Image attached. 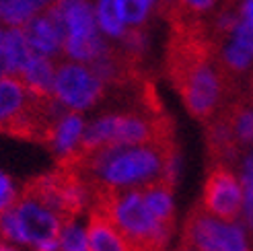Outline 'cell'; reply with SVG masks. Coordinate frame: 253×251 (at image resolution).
<instances>
[{
  "label": "cell",
  "mask_w": 253,
  "mask_h": 251,
  "mask_svg": "<svg viewBox=\"0 0 253 251\" xmlns=\"http://www.w3.org/2000/svg\"><path fill=\"white\" fill-rule=\"evenodd\" d=\"M56 167L77 171L84 179L88 192L99 187L140 190L159 179L177 181L179 148L175 140L101 146L86 153L72 148L58 157Z\"/></svg>",
  "instance_id": "obj_1"
},
{
  "label": "cell",
  "mask_w": 253,
  "mask_h": 251,
  "mask_svg": "<svg viewBox=\"0 0 253 251\" xmlns=\"http://www.w3.org/2000/svg\"><path fill=\"white\" fill-rule=\"evenodd\" d=\"M91 208L107 216L134 251H163L173 235L153 216L138 190L99 187L91 192Z\"/></svg>",
  "instance_id": "obj_2"
},
{
  "label": "cell",
  "mask_w": 253,
  "mask_h": 251,
  "mask_svg": "<svg viewBox=\"0 0 253 251\" xmlns=\"http://www.w3.org/2000/svg\"><path fill=\"white\" fill-rule=\"evenodd\" d=\"M175 140L173 122L165 111H150L144 107L107 114L86 128L77 150H95L118 144H153Z\"/></svg>",
  "instance_id": "obj_3"
},
{
  "label": "cell",
  "mask_w": 253,
  "mask_h": 251,
  "mask_svg": "<svg viewBox=\"0 0 253 251\" xmlns=\"http://www.w3.org/2000/svg\"><path fill=\"white\" fill-rule=\"evenodd\" d=\"M21 196L31 198L47 210H52L68 227V224H74L77 216L84 210L91 192L77 171L56 167L45 175H37L25 181Z\"/></svg>",
  "instance_id": "obj_4"
},
{
  "label": "cell",
  "mask_w": 253,
  "mask_h": 251,
  "mask_svg": "<svg viewBox=\"0 0 253 251\" xmlns=\"http://www.w3.org/2000/svg\"><path fill=\"white\" fill-rule=\"evenodd\" d=\"M54 6L66 25L64 54L70 60L91 64L107 52L109 43L97 25L93 0H56Z\"/></svg>",
  "instance_id": "obj_5"
},
{
  "label": "cell",
  "mask_w": 253,
  "mask_h": 251,
  "mask_svg": "<svg viewBox=\"0 0 253 251\" xmlns=\"http://www.w3.org/2000/svg\"><path fill=\"white\" fill-rule=\"evenodd\" d=\"M179 251H251L245 233L235 222L210 216L196 204L185 218Z\"/></svg>",
  "instance_id": "obj_6"
},
{
  "label": "cell",
  "mask_w": 253,
  "mask_h": 251,
  "mask_svg": "<svg viewBox=\"0 0 253 251\" xmlns=\"http://www.w3.org/2000/svg\"><path fill=\"white\" fill-rule=\"evenodd\" d=\"M210 216L220 218L224 222H235L243 214L245 194L243 185L233 173V167L210 165L202 200L198 202Z\"/></svg>",
  "instance_id": "obj_7"
},
{
  "label": "cell",
  "mask_w": 253,
  "mask_h": 251,
  "mask_svg": "<svg viewBox=\"0 0 253 251\" xmlns=\"http://www.w3.org/2000/svg\"><path fill=\"white\" fill-rule=\"evenodd\" d=\"M105 95V83L79 62H64L56 68L54 97L72 111L88 109Z\"/></svg>",
  "instance_id": "obj_8"
},
{
  "label": "cell",
  "mask_w": 253,
  "mask_h": 251,
  "mask_svg": "<svg viewBox=\"0 0 253 251\" xmlns=\"http://www.w3.org/2000/svg\"><path fill=\"white\" fill-rule=\"evenodd\" d=\"M25 35L33 47L35 54L42 56H58L64 52V40H66V25L64 19L58 12V8L52 4L42 15H37L23 27Z\"/></svg>",
  "instance_id": "obj_9"
},
{
  "label": "cell",
  "mask_w": 253,
  "mask_h": 251,
  "mask_svg": "<svg viewBox=\"0 0 253 251\" xmlns=\"http://www.w3.org/2000/svg\"><path fill=\"white\" fill-rule=\"evenodd\" d=\"M84 233L88 251H134L128 239L111 224V220L93 208Z\"/></svg>",
  "instance_id": "obj_10"
},
{
  "label": "cell",
  "mask_w": 253,
  "mask_h": 251,
  "mask_svg": "<svg viewBox=\"0 0 253 251\" xmlns=\"http://www.w3.org/2000/svg\"><path fill=\"white\" fill-rule=\"evenodd\" d=\"M0 49H2V60L6 70L4 77H17V79L21 77L25 66L29 64L31 56L35 54L23 27H10L8 31H2Z\"/></svg>",
  "instance_id": "obj_11"
},
{
  "label": "cell",
  "mask_w": 253,
  "mask_h": 251,
  "mask_svg": "<svg viewBox=\"0 0 253 251\" xmlns=\"http://www.w3.org/2000/svg\"><path fill=\"white\" fill-rule=\"evenodd\" d=\"M173 190H175V183L169 179H159V181H153V183H148V185L138 190L140 196L144 198L148 210L153 212V216L169 231L175 229Z\"/></svg>",
  "instance_id": "obj_12"
},
{
  "label": "cell",
  "mask_w": 253,
  "mask_h": 251,
  "mask_svg": "<svg viewBox=\"0 0 253 251\" xmlns=\"http://www.w3.org/2000/svg\"><path fill=\"white\" fill-rule=\"evenodd\" d=\"M23 84L37 95V97H54V81H56V66L47 56L33 54L29 64L21 72Z\"/></svg>",
  "instance_id": "obj_13"
},
{
  "label": "cell",
  "mask_w": 253,
  "mask_h": 251,
  "mask_svg": "<svg viewBox=\"0 0 253 251\" xmlns=\"http://www.w3.org/2000/svg\"><path fill=\"white\" fill-rule=\"evenodd\" d=\"M54 2L56 0H0V21L10 27H25Z\"/></svg>",
  "instance_id": "obj_14"
},
{
  "label": "cell",
  "mask_w": 253,
  "mask_h": 251,
  "mask_svg": "<svg viewBox=\"0 0 253 251\" xmlns=\"http://www.w3.org/2000/svg\"><path fill=\"white\" fill-rule=\"evenodd\" d=\"M95 15L103 35L113 37V40H122L128 33V27L122 19V0H97Z\"/></svg>",
  "instance_id": "obj_15"
},
{
  "label": "cell",
  "mask_w": 253,
  "mask_h": 251,
  "mask_svg": "<svg viewBox=\"0 0 253 251\" xmlns=\"http://www.w3.org/2000/svg\"><path fill=\"white\" fill-rule=\"evenodd\" d=\"M81 134H83V118L79 114H74V111H68V114L60 120L58 128H56L54 142L49 148H52L58 157L66 155L68 150H72L79 144Z\"/></svg>",
  "instance_id": "obj_16"
},
{
  "label": "cell",
  "mask_w": 253,
  "mask_h": 251,
  "mask_svg": "<svg viewBox=\"0 0 253 251\" xmlns=\"http://www.w3.org/2000/svg\"><path fill=\"white\" fill-rule=\"evenodd\" d=\"M153 0H122V19L128 29H140L146 23Z\"/></svg>",
  "instance_id": "obj_17"
},
{
  "label": "cell",
  "mask_w": 253,
  "mask_h": 251,
  "mask_svg": "<svg viewBox=\"0 0 253 251\" xmlns=\"http://www.w3.org/2000/svg\"><path fill=\"white\" fill-rule=\"evenodd\" d=\"M15 187H12V181L6 177L4 173H0V210L8 208L12 202H15Z\"/></svg>",
  "instance_id": "obj_18"
},
{
  "label": "cell",
  "mask_w": 253,
  "mask_h": 251,
  "mask_svg": "<svg viewBox=\"0 0 253 251\" xmlns=\"http://www.w3.org/2000/svg\"><path fill=\"white\" fill-rule=\"evenodd\" d=\"M243 216H245V224H247V229L253 233V190H245Z\"/></svg>",
  "instance_id": "obj_19"
},
{
  "label": "cell",
  "mask_w": 253,
  "mask_h": 251,
  "mask_svg": "<svg viewBox=\"0 0 253 251\" xmlns=\"http://www.w3.org/2000/svg\"><path fill=\"white\" fill-rule=\"evenodd\" d=\"M181 2L189 8V10H194V12H206L214 6V2L216 0H181Z\"/></svg>",
  "instance_id": "obj_20"
},
{
  "label": "cell",
  "mask_w": 253,
  "mask_h": 251,
  "mask_svg": "<svg viewBox=\"0 0 253 251\" xmlns=\"http://www.w3.org/2000/svg\"><path fill=\"white\" fill-rule=\"evenodd\" d=\"M239 12H241V21H245L249 27H253V0H241Z\"/></svg>",
  "instance_id": "obj_21"
},
{
  "label": "cell",
  "mask_w": 253,
  "mask_h": 251,
  "mask_svg": "<svg viewBox=\"0 0 253 251\" xmlns=\"http://www.w3.org/2000/svg\"><path fill=\"white\" fill-rule=\"evenodd\" d=\"M153 2H155V0H153ZM167 2H171V0H167Z\"/></svg>",
  "instance_id": "obj_22"
},
{
  "label": "cell",
  "mask_w": 253,
  "mask_h": 251,
  "mask_svg": "<svg viewBox=\"0 0 253 251\" xmlns=\"http://www.w3.org/2000/svg\"><path fill=\"white\" fill-rule=\"evenodd\" d=\"M0 35H2V31H0Z\"/></svg>",
  "instance_id": "obj_23"
}]
</instances>
